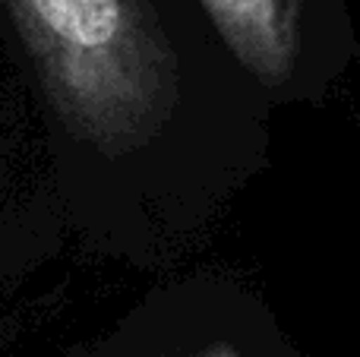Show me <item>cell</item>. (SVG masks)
I'll list each match as a JSON object with an SVG mask.
<instances>
[{
	"instance_id": "3957f363",
	"label": "cell",
	"mask_w": 360,
	"mask_h": 357,
	"mask_svg": "<svg viewBox=\"0 0 360 357\" xmlns=\"http://www.w3.org/2000/svg\"><path fill=\"white\" fill-rule=\"evenodd\" d=\"M199 357H240V354H234L231 348H224V345H215V348H209V351L199 354Z\"/></svg>"
},
{
	"instance_id": "6da1fadb",
	"label": "cell",
	"mask_w": 360,
	"mask_h": 357,
	"mask_svg": "<svg viewBox=\"0 0 360 357\" xmlns=\"http://www.w3.org/2000/svg\"><path fill=\"white\" fill-rule=\"evenodd\" d=\"M70 133L108 155L143 149L177 101V57L139 0H4Z\"/></svg>"
},
{
	"instance_id": "7a4b0ae2",
	"label": "cell",
	"mask_w": 360,
	"mask_h": 357,
	"mask_svg": "<svg viewBox=\"0 0 360 357\" xmlns=\"http://www.w3.org/2000/svg\"><path fill=\"white\" fill-rule=\"evenodd\" d=\"M231 54L266 86H281L300 54V0H199Z\"/></svg>"
}]
</instances>
